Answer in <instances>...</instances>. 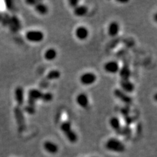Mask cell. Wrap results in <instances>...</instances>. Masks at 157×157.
<instances>
[{
    "mask_svg": "<svg viewBox=\"0 0 157 157\" xmlns=\"http://www.w3.org/2000/svg\"><path fill=\"white\" fill-rule=\"evenodd\" d=\"M76 102L81 107L86 108L89 104V100L86 94L81 93L76 97Z\"/></svg>",
    "mask_w": 157,
    "mask_h": 157,
    "instance_id": "13",
    "label": "cell"
},
{
    "mask_svg": "<svg viewBox=\"0 0 157 157\" xmlns=\"http://www.w3.org/2000/svg\"><path fill=\"white\" fill-rule=\"evenodd\" d=\"M109 124L111 127L116 132H117L121 128V124L120 120L117 117H113L109 120Z\"/></svg>",
    "mask_w": 157,
    "mask_h": 157,
    "instance_id": "18",
    "label": "cell"
},
{
    "mask_svg": "<svg viewBox=\"0 0 157 157\" xmlns=\"http://www.w3.org/2000/svg\"><path fill=\"white\" fill-rule=\"evenodd\" d=\"M57 56V52L55 48H48L45 51V54H44V57H45V60L47 61H52Z\"/></svg>",
    "mask_w": 157,
    "mask_h": 157,
    "instance_id": "16",
    "label": "cell"
},
{
    "mask_svg": "<svg viewBox=\"0 0 157 157\" xmlns=\"http://www.w3.org/2000/svg\"><path fill=\"white\" fill-rule=\"evenodd\" d=\"M94 157H96V156H94Z\"/></svg>",
    "mask_w": 157,
    "mask_h": 157,
    "instance_id": "32",
    "label": "cell"
},
{
    "mask_svg": "<svg viewBox=\"0 0 157 157\" xmlns=\"http://www.w3.org/2000/svg\"><path fill=\"white\" fill-rule=\"evenodd\" d=\"M34 7H35L36 11L37 13L41 14V15H45L48 13V7L41 2H39L37 3H36Z\"/></svg>",
    "mask_w": 157,
    "mask_h": 157,
    "instance_id": "19",
    "label": "cell"
},
{
    "mask_svg": "<svg viewBox=\"0 0 157 157\" xmlns=\"http://www.w3.org/2000/svg\"><path fill=\"white\" fill-rule=\"evenodd\" d=\"M14 113L17 124L19 127V130L21 132L25 129V119H24L23 111L21 108V107L17 106L14 108Z\"/></svg>",
    "mask_w": 157,
    "mask_h": 157,
    "instance_id": "4",
    "label": "cell"
},
{
    "mask_svg": "<svg viewBox=\"0 0 157 157\" xmlns=\"http://www.w3.org/2000/svg\"><path fill=\"white\" fill-rule=\"evenodd\" d=\"M24 111L29 115H33L36 113V107L35 106L28 104L24 107Z\"/></svg>",
    "mask_w": 157,
    "mask_h": 157,
    "instance_id": "24",
    "label": "cell"
},
{
    "mask_svg": "<svg viewBox=\"0 0 157 157\" xmlns=\"http://www.w3.org/2000/svg\"><path fill=\"white\" fill-rule=\"evenodd\" d=\"M14 99H15L17 105L19 107H22L24 102V91L23 88L18 86L14 90Z\"/></svg>",
    "mask_w": 157,
    "mask_h": 157,
    "instance_id": "8",
    "label": "cell"
},
{
    "mask_svg": "<svg viewBox=\"0 0 157 157\" xmlns=\"http://www.w3.org/2000/svg\"><path fill=\"white\" fill-rule=\"evenodd\" d=\"M114 95L122 102L125 103L126 104H131L132 101V98L128 95L124 91H122L121 89H118V88L115 89L114 90Z\"/></svg>",
    "mask_w": 157,
    "mask_h": 157,
    "instance_id": "9",
    "label": "cell"
},
{
    "mask_svg": "<svg viewBox=\"0 0 157 157\" xmlns=\"http://www.w3.org/2000/svg\"><path fill=\"white\" fill-rule=\"evenodd\" d=\"M130 112V107L128 106V105L124 106V107H122V109H121V114L123 115V116H124V117L129 116Z\"/></svg>",
    "mask_w": 157,
    "mask_h": 157,
    "instance_id": "26",
    "label": "cell"
},
{
    "mask_svg": "<svg viewBox=\"0 0 157 157\" xmlns=\"http://www.w3.org/2000/svg\"><path fill=\"white\" fill-rule=\"evenodd\" d=\"M53 99V95L51 92H45L43 93L41 100H42L44 102H50Z\"/></svg>",
    "mask_w": 157,
    "mask_h": 157,
    "instance_id": "23",
    "label": "cell"
},
{
    "mask_svg": "<svg viewBox=\"0 0 157 157\" xmlns=\"http://www.w3.org/2000/svg\"><path fill=\"white\" fill-rule=\"evenodd\" d=\"M119 72L120 77H121L122 80H129V78L131 76V71L128 67L127 66H124L121 69Z\"/></svg>",
    "mask_w": 157,
    "mask_h": 157,
    "instance_id": "20",
    "label": "cell"
},
{
    "mask_svg": "<svg viewBox=\"0 0 157 157\" xmlns=\"http://www.w3.org/2000/svg\"><path fill=\"white\" fill-rule=\"evenodd\" d=\"M10 17H10L8 14H2V18L1 22L2 23L3 26H8L9 23V21H10Z\"/></svg>",
    "mask_w": 157,
    "mask_h": 157,
    "instance_id": "25",
    "label": "cell"
},
{
    "mask_svg": "<svg viewBox=\"0 0 157 157\" xmlns=\"http://www.w3.org/2000/svg\"><path fill=\"white\" fill-rule=\"evenodd\" d=\"M43 148L47 153L51 155L56 154L59 150L58 146L55 143L51 141H45L43 144Z\"/></svg>",
    "mask_w": 157,
    "mask_h": 157,
    "instance_id": "11",
    "label": "cell"
},
{
    "mask_svg": "<svg viewBox=\"0 0 157 157\" xmlns=\"http://www.w3.org/2000/svg\"><path fill=\"white\" fill-rule=\"evenodd\" d=\"M124 121H125V122L126 123L127 126H129L130 124H131L132 123V122H134V120H133V119H132V117H131L130 116L125 117Z\"/></svg>",
    "mask_w": 157,
    "mask_h": 157,
    "instance_id": "27",
    "label": "cell"
},
{
    "mask_svg": "<svg viewBox=\"0 0 157 157\" xmlns=\"http://www.w3.org/2000/svg\"><path fill=\"white\" fill-rule=\"evenodd\" d=\"M117 133L119 135L129 136L131 135L132 130H131V128H130L129 126L126 125V126H121L120 130L118 131Z\"/></svg>",
    "mask_w": 157,
    "mask_h": 157,
    "instance_id": "22",
    "label": "cell"
},
{
    "mask_svg": "<svg viewBox=\"0 0 157 157\" xmlns=\"http://www.w3.org/2000/svg\"><path fill=\"white\" fill-rule=\"evenodd\" d=\"M120 30L119 24L117 22H112L109 24L107 28L108 34L111 37L116 36Z\"/></svg>",
    "mask_w": 157,
    "mask_h": 157,
    "instance_id": "15",
    "label": "cell"
},
{
    "mask_svg": "<svg viewBox=\"0 0 157 157\" xmlns=\"http://www.w3.org/2000/svg\"><path fill=\"white\" fill-rule=\"evenodd\" d=\"M43 92L37 89H32L28 92V104L35 106L36 101L41 100Z\"/></svg>",
    "mask_w": 157,
    "mask_h": 157,
    "instance_id": "5",
    "label": "cell"
},
{
    "mask_svg": "<svg viewBox=\"0 0 157 157\" xmlns=\"http://www.w3.org/2000/svg\"><path fill=\"white\" fill-rule=\"evenodd\" d=\"M121 86L122 90L125 93H130L134 90L135 86L133 83L129 80H121Z\"/></svg>",
    "mask_w": 157,
    "mask_h": 157,
    "instance_id": "14",
    "label": "cell"
},
{
    "mask_svg": "<svg viewBox=\"0 0 157 157\" xmlns=\"http://www.w3.org/2000/svg\"><path fill=\"white\" fill-rule=\"evenodd\" d=\"M75 34L76 37L78 39H79L81 41H84L87 39L89 32H88V29L86 27L79 26L77 28V29H75Z\"/></svg>",
    "mask_w": 157,
    "mask_h": 157,
    "instance_id": "12",
    "label": "cell"
},
{
    "mask_svg": "<svg viewBox=\"0 0 157 157\" xmlns=\"http://www.w3.org/2000/svg\"><path fill=\"white\" fill-rule=\"evenodd\" d=\"M60 129L69 141L71 144L76 143L78 140V136L76 132L72 129L71 123L70 121L62 122L60 126Z\"/></svg>",
    "mask_w": 157,
    "mask_h": 157,
    "instance_id": "1",
    "label": "cell"
},
{
    "mask_svg": "<svg viewBox=\"0 0 157 157\" xmlns=\"http://www.w3.org/2000/svg\"><path fill=\"white\" fill-rule=\"evenodd\" d=\"M6 5H7V7L9 9L11 10V9H13V2H6Z\"/></svg>",
    "mask_w": 157,
    "mask_h": 157,
    "instance_id": "29",
    "label": "cell"
},
{
    "mask_svg": "<svg viewBox=\"0 0 157 157\" xmlns=\"http://www.w3.org/2000/svg\"><path fill=\"white\" fill-rule=\"evenodd\" d=\"M39 2L38 1H27L26 3L28 4H29V5H32V6H35V5L36 3H37Z\"/></svg>",
    "mask_w": 157,
    "mask_h": 157,
    "instance_id": "30",
    "label": "cell"
},
{
    "mask_svg": "<svg viewBox=\"0 0 157 157\" xmlns=\"http://www.w3.org/2000/svg\"><path fill=\"white\" fill-rule=\"evenodd\" d=\"M8 26L13 32H18L21 28V22L17 16L10 17V21Z\"/></svg>",
    "mask_w": 157,
    "mask_h": 157,
    "instance_id": "7",
    "label": "cell"
},
{
    "mask_svg": "<svg viewBox=\"0 0 157 157\" xmlns=\"http://www.w3.org/2000/svg\"><path fill=\"white\" fill-rule=\"evenodd\" d=\"M2 14L0 13V22L2 21Z\"/></svg>",
    "mask_w": 157,
    "mask_h": 157,
    "instance_id": "31",
    "label": "cell"
},
{
    "mask_svg": "<svg viewBox=\"0 0 157 157\" xmlns=\"http://www.w3.org/2000/svg\"><path fill=\"white\" fill-rule=\"evenodd\" d=\"M97 77L94 73L91 72H86L83 73L80 77V82L83 85L89 86L96 81Z\"/></svg>",
    "mask_w": 157,
    "mask_h": 157,
    "instance_id": "6",
    "label": "cell"
},
{
    "mask_svg": "<svg viewBox=\"0 0 157 157\" xmlns=\"http://www.w3.org/2000/svg\"><path fill=\"white\" fill-rule=\"evenodd\" d=\"M104 70L106 72L109 73H116L120 70L119 64L116 61H109L105 63Z\"/></svg>",
    "mask_w": 157,
    "mask_h": 157,
    "instance_id": "10",
    "label": "cell"
},
{
    "mask_svg": "<svg viewBox=\"0 0 157 157\" xmlns=\"http://www.w3.org/2000/svg\"><path fill=\"white\" fill-rule=\"evenodd\" d=\"M78 1H75V0H71V1L69 2V5L72 8H75L77 6H78Z\"/></svg>",
    "mask_w": 157,
    "mask_h": 157,
    "instance_id": "28",
    "label": "cell"
},
{
    "mask_svg": "<svg viewBox=\"0 0 157 157\" xmlns=\"http://www.w3.org/2000/svg\"><path fill=\"white\" fill-rule=\"evenodd\" d=\"M61 73L58 70H51L48 73L47 75V80H56L60 77Z\"/></svg>",
    "mask_w": 157,
    "mask_h": 157,
    "instance_id": "21",
    "label": "cell"
},
{
    "mask_svg": "<svg viewBox=\"0 0 157 157\" xmlns=\"http://www.w3.org/2000/svg\"><path fill=\"white\" fill-rule=\"evenodd\" d=\"M28 41L33 43H39L43 40L44 33L39 30H30L26 33Z\"/></svg>",
    "mask_w": 157,
    "mask_h": 157,
    "instance_id": "3",
    "label": "cell"
},
{
    "mask_svg": "<svg viewBox=\"0 0 157 157\" xmlns=\"http://www.w3.org/2000/svg\"><path fill=\"white\" fill-rule=\"evenodd\" d=\"M88 13V8L85 6H77L73 10V13L75 16L81 17H84Z\"/></svg>",
    "mask_w": 157,
    "mask_h": 157,
    "instance_id": "17",
    "label": "cell"
},
{
    "mask_svg": "<svg viewBox=\"0 0 157 157\" xmlns=\"http://www.w3.org/2000/svg\"><path fill=\"white\" fill-rule=\"evenodd\" d=\"M105 148L110 151L115 152V153H121L124 152L126 147L124 144L117 138H110L108 140L105 144Z\"/></svg>",
    "mask_w": 157,
    "mask_h": 157,
    "instance_id": "2",
    "label": "cell"
}]
</instances>
